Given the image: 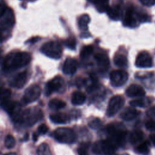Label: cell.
<instances>
[{
    "mask_svg": "<svg viewBox=\"0 0 155 155\" xmlns=\"http://www.w3.org/2000/svg\"><path fill=\"white\" fill-rule=\"evenodd\" d=\"M88 125L92 129H98L102 125V122L99 118H94L88 122Z\"/></svg>",
    "mask_w": 155,
    "mask_h": 155,
    "instance_id": "obj_33",
    "label": "cell"
},
{
    "mask_svg": "<svg viewBox=\"0 0 155 155\" xmlns=\"http://www.w3.org/2000/svg\"><path fill=\"white\" fill-rule=\"evenodd\" d=\"M125 103L124 98L120 95L113 96L108 104L106 114L107 116L111 117L115 115L123 107Z\"/></svg>",
    "mask_w": 155,
    "mask_h": 155,
    "instance_id": "obj_7",
    "label": "cell"
},
{
    "mask_svg": "<svg viewBox=\"0 0 155 155\" xmlns=\"http://www.w3.org/2000/svg\"><path fill=\"white\" fill-rule=\"evenodd\" d=\"M91 2H93L96 5V7L99 12H103L107 11L108 5V0H88Z\"/></svg>",
    "mask_w": 155,
    "mask_h": 155,
    "instance_id": "obj_23",
    "label": "cell"
},
{
    "mask_svg": "<svg viewBox=\"0 0 155 155\" xmlns=\"http://www.w3.org/2000/svg\"><path fill=\"white\" fill-rule=\"evenodd\" d=\"M64 88L65 83L64 79L61 76H58L47 83L45 93L47 96H49L53 92L62 91Z\"/></svg>",
    "mask_w": 155,
    "mask_h": 155,
    "instance_id": "obj_9",
    "label": "cell"
},
{
    "mask_svg": "<svg viewBox=\"0 0 155 155\" xmlns=\"http://www.w3.org/2000/svg\"><path fill=\"white\" fill-rule=\"evenodd\" d=\"M53 136L57 141L64 143H73L77 139L75 132L72 129L67 127L57 128L53 133Z\"/></svg>",
    "mask_w": 155,
    "mask_h": 155,
    "instance_id": "obj_4",
    "label": "cell"
},
{
    "mask_svg": "<svg viewBox=\"0 0 155 155\" xmlns=\"http://www.w3.org/2000/svg\"><path fill=\"white\" fill-rule=\"evenodd\" d=\"M11 96V91L8 88H0V102L8 100Z\"/></svg>",
    "mask_w": 155,
    "mask_h": 155,
    "instance_id": "obj_31",
    "label": "cell"
},
{
    "mask_svg": "<svg viewBox=\"0 0 155 155\" xmlns=\"http://www.w3.org/2000/svg\"><path fill=\"white\" fill-rule=\"evenodd\" d=\"M86 101L85 94L79 91H74L72 93L71 97V103L74 105H80L83 104Z\"/></svg>",
    "mask_w": 155,
    "mask_h": 155,
    "instance_id": "obj_18",
    "label": "cell"
},
{
    "mask_svg": "<svg viewBox=\"0 0 155 155\" xmlns=\"http://www.w3.org/2000/svg\"><path fill=\"white\" fill-rule=\"evenodd\" d=\"M94 58L97 65L102 69H107L110 64V61L107 56L103 53H97L95 55Z\"/></svg>",
    "mask_w": 155,
    "mask_h": 155,
    "instance_id": "obj_20",
    "label": "cell"
},
{
    "mask_svg": "<svg viewBox=\"0 0 155 155\" xmlns=\"http://www.w3.org/2000/svg\"><path fill=\"white\" fill-rule=\"evenodd\" d=\"M38 155H51L48 145L46 143H41L38 148Z\"/></svg>",
    "mask_w": 155,
    "mask_h": 155,
    "instance_id": "obj_28",
    "label": "cell"
},
{
    "mask_svg": "<svg viewBox=\"0 0 155 155\" xmlns=\"http://www.w3.org/2000/svg\"><path fill=\"white\" fill-rule=\"evenodd\" d=\"M41 89L40 87L36 84H33L28 87L24 94L22 102L25 104L31 103L36 101L41 95Z\"/></svg>",
    "mask_w": 155,
    "mask_h": 155,
    "instance_id": "obj_8",
    "label": "cell"
},
{
    "mask_svg": "<svg viewBox=\"0 0 155 155\" xmlns=\"http://www.w3.org/2000/svg\"><path fill=\"white\" fill-rule=\"evenodd\" d=\"M150 138L152 143H153V145L155 146V134H151L150 136Z\"/></svg>",
    "mask_w": 155,
    "mask_h": 155,
    "instance_id": "obj_40",
    "label": "cell"
},
{
    "mask_svg": "<svg viewBox=\"0 0 155 155\" xmlns=\"http://www.w3.org/2000/svg\"><path fill=\"white\" fill-rule=\"evenodd\" d=\"M148 104V101L144 99H137L130 102V105L136 107H145Z\"/></svg>",
    "mask_w": 155,
    "mask_h": 155,
    "instance_id": "obj_30",
    "label": "cell"
},
{
    "mask_svg": "<svg viewBox=\"0 0 155 155\" xmlns=\"http://www.w3.org/2000/svg\"><path fill=\"white\" fill-rule=\"evenodd\" d=\"M48 131V127L47 126L44 124H41L38 128V134H45Z\"/></svg>",
    "mask_w": 155,
    "mask_h": 155,
    "instance_id": "obj_37",
    "label": "cell"
},
{
    "mask_svg": "<svg viewBox=\"0 0 155 155\" xmlns=\"http://www.w3.org/2000/svg\"><path fill=\"white\" fill-rule=\"evenodd\" d=\"M116 148L117 145L108 139L96 142L93 147V151L97 154L112 155Z\"/></svg>",
    "mask_w": 155,
    "mask_h": 155,
    "instance_id": "obj_5",
    "label": "cell"
},
{
    "mask_svg": "<svg viewBox=\"0 0 155 155\" xmlns=\"http://www.w3.org/2000/svg\"><path fill=\"white\" fill-rule=\"evenodd\" d=\"M153 64L152 58L147 51L140 52L136 59V65L140 68H148Z\"/></svg>",
    "mask_w": 155,
    "mask_h": 155,
    "instance_id": "obj_12",
    "label": "cell"
},
{
    "mask_svg": "<svg viewBox=\"0 0 155 155\" xmlns=\"http://www.w3.org/2000/svg\"><path fill=\"white\" fill-rule=\"evenodd\" d=\"M16 143V140L12 135H7L5 138L4 144L7 148H12L14 147Z\"/></svg>",
    "mask_w": 155,
    "mask_h": 155,
    "instance_id": "obj_32",
    "label": "cell"
},
{
    "mask_svg": "<svg viewBox=\"0 0 155 155\" xmlns=\"http://www.w3.org/2000/svg\"><path fill=\"white\" fill-rule=\"evenodd\" d=\"M38 39H39V38L38 37H35V38H31V39H30V40L28 41V42H31V43H34V42H36Z\"/></svg>",
    "mask_w": 155,
    "mask_h": 155,
    "instance_id": "obj_41",
    "label": "cell"
},
{
    "mask_svg": "<svg viewBox=\"0 0 155 155\" xmlns=\"http://www.w3.org/2000/svg\"><path fill=\"white\" fill-rule=\"evenodd\" d=\"M7 8L8 7H7L5 3L3 1L1 0L0 1V17L4 14V13L5 12Z\"/></svg>",
    "mask_w": 155,
    "mask_h": 155,
    "instance_id": "obj_38",
    "label": "cell"
},
{
    "mask_svg": "<svg viewBox=\"0 0 155 155\" xmlns=\"http://www.w3.org/2000/svg\"><path fill=\"white\" fill-rule=\"evenodd\" d=\"M137 15L132 8H127L124 16V24L125 26L134 27L137 25Z\"/></svg>",
    "mask_w": 155,
    "mask_h": 155,
    "instance_id": "obj_13",
    "label": "cell"
},
{
    "mask_svg": "<svg viewBox=\"0 0 155 155\" xmlns=\"http://www.w3.org/2000/svg\"><path fill=\"white\" fill-rule=\"evenodd\" d=\"M143 137V134L140 130H134L129 135V140L131 143H136L140 142Z\"/></svg>",
    "mask_w": 155,
    "mask_h": 155,
    "instance_id": "obj_24",
    "label": "cell"
},
{
    "mask_svg": "<svg viewBox=\"0 0 155 155\" xmlns=\"http://www.w3.org/2000/svg\"><path fill=\"white\" fill-rule=\"evenodd\" d=\"M33 140L35 141H36L37 140V138H38V134H36V133H33Z\"/></svg>",
    "mask_w": 155,
    "mask_h": 155,
    "instance_id": "obj_42",
    "label": "cell"
},
{
    "mask_svg": "<svg viewBox=\"0 0 155 155\" xmlns=\"http://www.w3.org/2000/svg\"><path fill=\"white\" fill-rule=\"evenodd\" d=\"M65 45L70 49L76 48V41L74 38H68L65 41Z\"/></svg>",
    "mask_w": 155,
    "mask_h": 155,
    "instance_id": "obj_34",
    "label": "cell"
},
{
    "mask_svg": "<svg viewBox=\"0 0 155 155\" xmlns=\"http://www.w3.org/2000/svg\"><path fill=\"white\" fill-rule=\"evenodd\" d=\"M128 78L127 72L123 70H114L110 74L111 84L115 87H120L124 85L127 82Z\"/></svg>",
    "mask_w": 155,
    "mask_h": 155,
    "instance_id": "obj_11",
    "label": "cell"
},
{
    "mask_svg": "<svg viewBox=\"0 0 155 155\" xmlns=\"http://www.w3.org/2000/svg\"><path fill=\"white\" fill-rule=\"evenodd\" d=\"M78 68V61L72 58H68L64 61L62 67V71L66 74H74Z\"/></svg>",
    "mask_w": 155,
    "mask_h": 155,
    "instance_id": "obj_14",
    "label": "cell"
},
{
    "mask_svg": "<svg viewBox=\"0 0 155 155\" xmlns=\"http://www.w3.org/2000/svg\"><path fill=\"white\" fill-rule=\"evenodd\" d=\"M126 94L130 97H142L145 94L143 87L137 84H131L126 90Z\"/></svg>",
    "mask_w": 155,
    "mask_h": 155,
    "instance_id": "obj_16",
    "label": "cell"
},
{
    "mask_svg": "<svg viewBox=\"0 0 155 155\" xmlns=\"http://www.w3.org/2000/svg\"><path fill=\"white\" fill-rule=\"evenodd\" d=\"M137 152L142 155H147L150 152L149 143L147 142H144L140 143L136 148Z\"/></svg>",
    "mask_w": 155,
    "mask_h": 155,
    "instance_id": "obj_27",
    "label": "cell"
},
{
    "mask_svg": "<svg viewBox=\"0 0 155 155\" xmlns=\"http://www.w3.org/2000/svg\"><path fill=\"white\" fill-rule=\"evenodd\" d=\"M41 51L48 57L58 59L62 56V48L58 42L51 41L42 45Z\"/></svg>",
    "mask_w": 155,
    "mask_h": 155,
    "instance_id": "obj_6",
    "label": "cell"
},
{
    "mask_svg": "<svg viewBox=\"0 0 155 155\" xmlns=\"http://www.w3.org/2000/svg\"><path fill=\"white\" fill-rule=\"evenodd\" d=\"M114 64L119 67H124L127 65V57L122 54H116L114 58Z\"/></svg>",
    "mask_w": 155,
    "mask_h": 155,
    "instance_id": "obj_25",
    "label": "cell"
},
{
    "mask_svg": "<svg viewBox=\"0 0 155 155\" xmlns=\"http://www.w3.org/2000/svg\"><path fill=\"white\" fill-rule=\"evenodd\" d=\"M139 113L137 110L132 107H127L125 108L120 114V117L122 119L127 121H130L134 119Z\"/></svg>",
    "mask_w": 155,
    "mask_h": 155,
    "instance_id": "obj_17",
    "label": "cell"
},
{
    "mask_svg": "<svg viewBox=\"0 0 155 155\" xmlns=\"http://www.w3.org/2000/svg\"><path fill=\"white\" fill-rule=\"evenodd\" d=\"M140 1L146 6H152L155 4V0H140Z\"/></svg>",
    "mask_w": 155,
    "mask_h": 155,
    "instance_id": "obj_39",
    "label": "cell"
},
{
    "mask_svg": "<svg viewBox=\"0 0 155 155\" xmlns=\"http://www.w3.org/2000/svg\"><path fill=\"white\" fill-rule=\"evenodd\" d=\"M107 12L109 17L115 21L120 19L122 16V10L120 7L118 5H113L111 7L109 6Z\"/></svg>",
    "mask_w": 155,
    "mask_h": 155,
    "instance_id": "obj_19",
    "label": "cell"
},
{
    "mask_svg": "<svg viewBox=\"0 0 155 155\" xmlns=\"http://www.w3.org/2000/svg\"><path fill=\"white\" fill-rule=\"evenodd\" d=\"M5 155H16V154L13 153H7V154H6Z\"/></svg>",
    "mask_w": 155,
    "mask_h": 155,
    "instance_id": "obj_43",
    "label": "cell"
},
{
    "mask_svg": "<svg viewBox=\"0 0 155 155\" xmlns=\"http://www.w3.org/2000/svg\"><path fill=\"white\" fill-rule=\"evenodd\" d=\"M27 81V73L22 71L18 73L11 81L10 85L16 88H21L26 84Z\"/></svg>",
    "mask_w": 155,
    "mask_h": 155,
    "instance_id": "obj_15",
    "label": "cell"
},
{
    "mask_svg": "<svg viewBox=\"0 0 155 155\" xmlns=\"http://www.w3.org/2000/svg\"><path fill=\"white\" fill-rule=\"evenodd\" d=\"M15 24V15L10 8H7L0 17V29L2 31L10 30Z\"/></svg>",
    "mask_w": 155,
    "mask_h": 155,
    "instance_id": "obj_10",
    "label": "cell"
},
{
    "mask_svg": "<svg viewBox=\"0 0 155 155\" xmlns=\"http://www.w3.org/2000/svg\"><path fill=\"white\" fill-rule=\"evenodd\" d=\"M107 131L110 137L109 139L117 146L122 145L125 143L127 133L122 124L119 122L111 123L107 125Z\"/></svg>",
    "mask_w": 155,
    "mask_h": 155,
    "instance_id": "obj_2",
    "label": "cell"
},
{
    "mask_svg": "<svg viewBox=\"0 0 155 155\" xmlns=\"http://www.w3.org/2000/svg\"><path fill=\"white\" fill-rule=\"evenodd\" d=\"M31 61V56L27 52H12L7 55L3 62L5 71H12L27 65Z\"/></svg>",
    "mask_w": 155,
    "mask_h": 155,
    "instance_id": "obj_1",
    "label": "cell"
},
{
    "mask_svg": "<svg viewBox=\"0 0 155 155\" xmlns=\"http://www.w3.org/2000/svg\"><path fill=\"white\" fill-rule=\"evenodd\" d=\"M93 52V47L92 45L84 46L80 53V56L82 59L88 58Z\"/></svg>",
    "mask_w": 155,
    "mask_h": 155,
    "instance_id": "obj_29",
    "label": "cell"
},
{
    "mask_svg": "<svg viewBox=\"0 0 155 155\" xmlns=\"http://www.w3.org/2000/svg\"><path fill=\"white\" fill-rule=\"evenodd\" d=\"M88 145L86 143L81 144L78 149V153L79 155H88L87 153Z\"/></svg>",
    "mask_w": 155,
    "mask_h": 155,
    "instance_id": "obj_35",
    "label": "cell"
},
{
    "mask_svg": "<svg viewBox=\"0 0 155 155\" xmlns=\"http://www.w3.org/2000/svg\"><path fill=\"white\" fill-rule=\"evenodd\" d=\"M43 117L42 110L36 107L27 108L21 113L20 122L28 126H32Z\"/></svg>",
    "mask_w": 155,
    "mask_h": 155,
    "instance_id": "obj_3",
    "label": "cell"
},
{
    "mask_svg": "<svg viewBox=\"0 0 155 155\" xmlns=\"http://www.w3.org/2000/svg\"><path fill=\"white\" fill-rule=\"evenodd\" d=\"M65 105V102L59 99H53L48 103L50 108L53 110H58L62 109L64 108Z\"/></svg>",
    "mask_w": 155,
    "mask_h": 155,
    "instance_id": "obj_22",
    "label": "cell"
},
{
    "mask_svg": "<svg viewBox=\"0 0 155 155\" xmlns=\"http://www.w3.org/2000/svg\"><path fill=\"white\" fill-rule=\"evenodd\" d=\"M90 17L87 14H84L82 15L78 22V25L79 28L82 31H86L88 29V24L90 22Z\"/></svg>",
    "mask_w": 155,
    "mask_h": 155,
    "instance_id": "obj_26",
    "label": "cell"
},
{
    "mask_svg": "<svg viewBox=\"0 0 155 155\" xmlns=\"http://www.w3.org/2000/svg\"><path fill=\"white\" fill-rule=\"evenodd\" d=\"M145 125L147 130L150 131H155V121L153 120H148L146 122Z\"/></svg>",
    "mask_w": 155,
    "mask_h": 155,
    "instance_id": "obj_36",
    "label": "cell"
},
{
    "mask_svg": "<svg viewBox=\"0 0 155 155\" xmlns=\"http://www.w3.org/2000/svg\"><path fill=\"white\" fill-rule=\"evenodd\" d=\"M50 119L53 122L59 124H66L69 119L68 115L63 113H56L51 114L50 116Z\"/></svg>",
    "mask_w": 155,
    "mask_h": 155,
    "instance_id": "obj_21",
    "label": "cell"
}]
</instances>
